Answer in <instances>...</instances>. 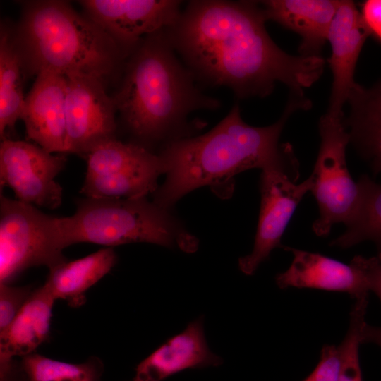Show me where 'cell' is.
I'll list each match as a JSON object with an SVG mask.
<instances>
[{
    "label": "cell",
    "mask_w": 381,
    "mask_h": 381,
    "mask_svg": "<svg viewBox=\"0 0 381 381\" xmlns=\"http://www.w3.org/2000/svg\"><path fill=\"white\" fill-rule=\"evenodd\" d=\"M298 176V164L293 149L280 161L261 169V205L253 249L238 260L244 274H253L260 263L269 258L273 249L283 248V234L298 205L313 186L310 176L296 183Z\"/></svg>",
    "instance_id": "9"
},
{
    "label": "cell",
    "mask_w": 381,
    "mask_h": 381,
    "mask_svg": "<svg viewBox=\"0 0 381 381\" xmlns=\"http://www.w3.org/2000/svg\"><path fill=\"white\" fill-rule=\"evenodd\" d=\"M360 12L370 35L381 42V0L365 1Z\"/></svg>",
    "instance_id": "27"
},
{
    "label": "cell",
    "mask_w": 381,
    "mask_h": 381,
    "mask_svg": "<svg viewBox=\"0 0 381 381\" xmlns=\"http://www.w3.org/2000/svg\"><path fill=\"white\" fill-rule=\"evenodd\" d=\"M87 17L128 55L145 36L174 26L181 13L176 0H83Z\"/></svg>",
    "instance_id": "12"
},
{
    "label": "cell",
    "mask_w": 381,
    "mask_h": 381,
    "mask_svg": "<svg viewBox=\"0 0 381 381\" xmlns=\"http://www.w3.org/2000/svg\"><path fill=\"white\" fill-rule=\"evenodd\" d=\"M368 36L355 4L341 1L327 38L332 51L327 62L332 73V84L326 114L331 117L344 119L343 107L357 84L354 81L356 66Z\"/></svg>",
    "instance_id": "13"
},
{
    "label": "cell",
    "mask_w": 381,
    "mask_h": 381,
    "mask_svg": "<svg viewBox=\"0 0 381 381\" xmlns=\"http://www.w3.org/2000/svg\"><path fill=\"white\" fill-rule=\"evenodd\" d=\"M341 363L339 346L324 345L318 365L303 381H339Z\"/></svg>",
    "instance_id": "26"
},
{
    "label": "cell",
    "mask_w": 381,
    "mask_h": 381,
    "mask_svg": "<svg viewBox=\"0 0 381 381\" xmlns=\"http://www.w3.org/2000/svg\"><path fill=\"white\" fill-rule=\"evenodd\" d=\"M361 344H373L381 348V327L364 324L361 334Z\"/></svg>",
    "instance_id": "29"
},
{
    "label": "cell",
    "mask_w": 381,
    "mask_h": 381,
    "mask_svg": "<svg viewBox=\"0 0 381 381\" xmlns=\"http://www.w3.org/2000/svg\"><path fill=\"white\" fill-rule=\"evenodd\" d=\"M368 303V295H365L356 299L351 308L348 331L339 345L341 362L339 381H363L358 349Z\"/></svg>",
    "instance_id": "24"
},
{
    "label": "cell",
    "mask_w": 381,
    "mask_h": 381,
    "mask_svg": "<svg viewBox=\"0 0 381 381\" xmlns=\"http://www.w3.org/2000/svg\"><path fill=\"white\" fill-rule=\"evenodd\" d=\"M23 62L15 41L13 31L5 24L0 32V135L13 130L21 119L25 97L23 95Z\"/></svg>",
    "instance_id": "21"
},
{
    "label": "cell",
    "mask_w": 381,
    "mask_h": 381,
    "mask_svg": "<svg viewBox=\"0 0 381 381\" xmlns=\"http://www.w3.org/2000/svg\"><path fill=\"white\" fill-rule=\"evenodd\" d=\"M356 256L365 272L369 291L374 292L381 302V261L377 256Z\"/></svg>",
    "instance_id": "28"
},
{
    "label": "cell",
    "mask_w": 381,
    "mask_h": 381,
    "mask_svg": "<svg viewBox=\"0 0 381 381\" xmlns=\"http://www.w3.org/2000/svg\"><path fill=\"white\" fill-rule=\"evenodd\" d=\"M259 1L194 0L168 29L196 80L224 86L240 99L264 97L277 83L303 92L322 75V56H294L272 40Z\"/></svg>",
    "instance_id": "1"
},
{
    "label": "cell",
    "mask_w": 381,
    "mask_h": 381,
    "mask_svg": "<svg viewBox=\"0 0 381 381\" xmlns=\"http://www.w3.org/2000/svg\"><path fill=\"white\" fill-rule=\"evenodd\" d=\"M348 102L350 114L344 122L351 141L372 162L381 157V81L370 88L357 83Z\"/></svg>",
    "instance_id": "20"
},
{
    "label": "cell",
    "mask_w": 381,
    "mask_h": 381,
    "mask_svg": "<svg viewBox=\"0 0 381 381\" xmlns=\"http://www.w3.org/2000/svg\"><path fill=\"white\" fill-rule=\"evenodd\" d=\"M33 291L30 286L0 284V334L8 329Z\"/></svg>",
    "instance_id": "25"
},
{
    "label": "cell",
    "mask_w": 381,
    "mask_h": 381,
    "mask_svg": "<svg viewBox=\"0 0 381 381\" xmlns=\"http://www.w3.org/2000/svg\"><path fill=\"white\" fill-rule=\"evenodd\" d=\"M267 20L301 37L299 55L321 56L339 0H267L259 1Z\"/></svg>",
    "instance_id": "17"
},
{
    "label": "cell",
    "mask_w": 381,
    "mask_h": 381,
    "mask_svg": "<svg viewBox=\"0 0 381 381\" xmlns=\"http://www.w3.org/2000/svg\"><path fill=\"white\" fill-rule=\"evenodd\" d=\"M222 363V359L207 346L203 317H199L141 361L133 381H162L186 369L218 366Z\"/></svg>",
    "instance_id": "16"
},
{
    "label": "cell",
    "mask_w": 381,
    "mask_h": 381,
    "mask_svg": "<svg viewBox=\"0 0 381 381\" xmlns=\"http://www.w3.org/2000/svg\"><path fill=\"white\" fill-rule=\"evenodd\" d=\"M66 162L64 155L6 138L0 145L1 188H10L21 202L55 209L62 200V188L55 178Z\"/></svg>",
    "instance_id": "10"
},
{
    "label": "cell",
    "mask_w": 381,
    "mask_h": 381,
    "mask_svg": "<svg viewBox=\"0 0 381 381\" xmlns=\"http://www.w3.org/2000/svg\"><path fill=\"white\" fill-rule=\"evenodd\" d=\"M55 298L44 285L32 295L11 323L0 334L1 381H9L12 360L33 351L48 337Z\"/></svg>",
    "instance_id": "18"
},
{
    "label": "cell",
    "mask_w": 381,
    "mask_h": 381,
    "mask_svg": "<svg viewBox=\"0 0 381 381\" xmlns=\"http://www.w3.org/2000/svg\"><path fill=\"white\" fill-rule=\"evenodd\" d=\"M87 171L80 192L86 197L138 198L153 194L164 174L158 154L116 138L103 142L85 157Z\"/></svg>",
    "instance_id": "8"
},
{
    "label": "cell",
    "mask_w": 381,
    "mask_h": 381,
    "mask_svg": "<svg viewBox=\"0 0 381 381\" xmlns=\"http://www.w3.org/2000/svg\"><path fill=\"white\" fill-rule=\"evenodd\" d=\"M28 381H99L102 365L95 358L83 363H68L37 353L23 357Z\"/></svg>",
    "instance_id": "23"
},
{
    "label": "cell",
    "mask_w": 381,
    "mask_h": 381,
    "mask_svg": "<svg viewBox=\"0 0 381 381\" xmlns=\"http://www.w3.org/2000/svg\"><path fill=\"white\" fill-rule=\"evenodd\" d=\"M63 249L78 243L108 247L130 243H150L195 252L198 239L169 210L146 197L100 198L86 197L77 202L75 212L58 217Z\"/></svg>",
    "instance_id": "5"
},
{
    "label": "cell",
    "mask_w": 381,
    "mask_h": 381,
    "mask_svg": "<svg viewBox=\"0 0 381 381\" xmlns=\"http://www.w3.org/2000/svg\"><path fill=\"white\" fill-rule=\"evenodd\" d=\"M310 106L303 92H289L279 120L257 127L243 120L236 103L207 133L166 143L158 153L166 177L152 194L153 202L170 210L179 200L196 188L222 183L243 171L262 169L279 162L292 148L289 143L279 144L285 123L295 111L309 109Z\"/></svg>",
    "instance_id": "3"
},
{
    "label": "cell",
    "mask_w": 381,
    "mask_h": 381,
    "mask_svg": "<svg viewBox=\"0 0 381 381\" xmlns=\"http://www.w3.org/2000/svg\"><path fill=\"white\" fill-rule=\"evenodd\" d=\"M357 183L360 190L357 210L346 225L345 232L330 244L347 248L364 241H371L381 261V183L366 174L362 175Z\"/></svg>",
    "instance_id": "22"
},
{
    "label": "cell",
    "mask_w": 381,
    "mask_h": 381,
    "mask_svg": "<svg viewBox=\"0 0 381 381\" xmlns=\"http://www.w3.org/2000/svg\"><path fill=\"white\" fill-rule=\"evenodd\" d=\"M66 77L67 152L85 157L97 145L116 138V108L101 80L82 74Z\"/></svg>",
    "instance_id": "11"
},
{
    "label": "cell",
    "mask_w": 381,
    "mask_h": 381,
    "mask_svg": "<svg viewBox=\"0 0 381 381\" xmlns=\"http://www.w3.org/2000/svg\"><path fill=\"white\" fill-rule=\"evenodd\" d=\"M371 167L375 174H377L381 172V157L371 162Z\"/></svg>",
    "instance_id": "30"
},
{
    "label": "cell",
    "mask_w": 381,
    "mask_h": 381,
    "mask_svg": "<svg viewBox=\"0 0 381 381\" xmlns=\"http://www.w3.org/2000/svg\"><path fill=\"white\" fill-rule=\"evenodd\" d=\"M123 71L113 99L135 138L133 143L148 150L157 143L162 147L193 136L202 122L190 121L189 116L221 105L198 87L193 73L180 60L168 29L143 37L128 56Z\"/></svg>",
    "instance_id": "2"
},
{
    "label": "cell",
    "mask_w": 381,
    "mask_h": 381,
    "mask_svg": "<svg viewBox=\"0 0 381 381\" xmlns=\"http://www.w3.org/2000/svg\"><path fill=\"white\" fill-rule=\"evenodd\" d=\"M58 217L35 205L0 197V284L33 266L49 269L67 260L60 243Z\"/></svg>",
    "instance_id": "6"
},
{
    "label": "cell",
    "mask_w": 381,
    "mask_h": 381,
    "mask_svg": "<svg viewBox=\"0 0 381 381\" xmlns=\"http://www.w3.org/2000/svg\"><path fill=\"white\" fill-rule=\"evenodd\" d=\"M116 261L111 247L75 260H66L49 269L44 286L55 300H65L72 307L80 306L85 301L87 289L106 275Z\"/></svg>",
    "instance_id": "19"
},
{
    "label": "cell",
    "mask_w": 381,
    "mask_h": 381,
    "mask_svg": "<svg viewBox=\"0 0 381 381\" xmlns=\"http://www.w3.org/2000/svg\"><path fill=\"white\" fill-rule=\"evenodd\" d=\"M25 72L82 74L104 83L128 54L99 25L59 0L23 3L13 31Z\"/></svg>",
    "instance_id": "4"
},
{
    "label": "cell",
    "mask_w": 381,
    "mask_h": 381,
    "mask_svg": "<svg viewBox=\"0 0 381 381\" xmlns=\"http://www.w3.org/2000/svg\"><path fill=\"white\" fill-rule=\"evenodd\" d=\"M36 76L21 116L27 138L51 153H66L67 77L52 71Z\"/></svg>",
    "instance_id": "14"
},
{
    "label": "cell",
    "mask_w": 381,
    "mask_h": 381,
    "mask_svg": "<svg viewBox=\"0 0 381 381\" xmlns=\"http://www.w3.org/2000/svg\"><path fill=\"white\" fill-rule=\"evenodd\" d=\"M320 145L312 174L311 192L320 215L313 222L317 236H327L337 223L346 225L355 214L360 190L346 165V149L351 141L344 119L327 114L319 121Z\"/></svg>",
    "instance_id": "7"
},
{
    "label": "cell",
    "mask_w": 381,
    "mask_h": 381,
    "mask_svg": "<svg viewBox=\"0 0 381 381\" xmlns=\"http://www.w3.org/2000/svg\"><path fill=\"white\" fill-rule=\"evenodd\" d=\"M294 256L290 267L276 276L280 289L310 288L349 294L357 299L369 293L365 272L355 256L349 265L323 255L283 246Z\"/></svg>",
    "instance_id": "15"
}]
</instances>
